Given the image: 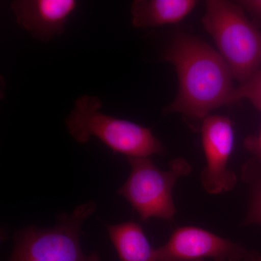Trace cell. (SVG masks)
Returning a JSON list of instances; mask_svg holds the SVG:
<instances>
[{"label":"cell","mask_w":261,"mask_h":261,"mask_svg":"<svg viewBox=\"0 0 261 261\" xmlns=\"http://www.w3.org/2000/svg\"><path fill=\"white\" fill-rule=\"evenodd\" d=\"M101 107L100 99L94 96H82L75 101L65 123L77 142L85 144L95 137L115 153L128 159L165 153L164 146L150 128L105 114L99 111Z\"/></svg>","instance_id":"cell-2"},{"label":"cell","mask_w":261,"mask_h":261,"mask_svg":"<svg viewBox=\"0 0 261 261\" xmlns=\"http://www.w3.org/2000/svg\"><path fill=\"white\" fill-rule=\"evenodd\" d=\"M129 176L118 190L141 221L152 219L171 221L176 214L173 191L180 178L192 172V166L184 159L168 163V170L159 169L149 158H128Z\"/></svg>","instance_id":"cell-5"},{"label":"cell","mask_w":261,"mask_h":261,"mask_svg":"<svg viewBox=\"0 0 261 261\" xmlns=\"http://www.w3.org/2000/svg\"><path fill=\"white\" fill-rule=\"evenodd\" d=\"M244 145L247 151L253 154V159L261 166V129L258 135L247 137Z\"/></svg>","instance_id":"cell-13"},{"label":"cell","mask_w":261,"mask_h":261,"mask_svg":"<svg viewBox=\"0 0 261 261\" xmlns=\"http://www.w3.org/2000/svg\"><path fill=\"white\" fill-rule=\"evenodd\" d=\"M241 176L249 189L248 205L243 224L261 225V166L254 159L247 161Z\"/></svg>","instance_id":"cell-11"},{"label":"cell","mask_w":261,"mask_h":261,"mask_svg":"<svg viewBox=\"0 0 261 261\" xmlns=\"http://www.w3.org/2000/svg\"><path fill=\"white\" fill-rule=\"evenodd\" d=\"M248 250L241 243L195 226L176 228L156 248L157 261H243Z\"/></svg>","instance_id":"cell-7"},{"label":"cell","mask_w":261,"mask_h":261,"mask_svg":"<svg viewBox=\"0 0 261 261\" xmlns=\"http://www.w3.org/2000/svg\"><path fill=\"white\" fill-rule=\"evenodd\" d=\"M197 4L196 0H136L130 8L132 25L147 29L178 23Z\"/></svg>","instance_id":"cell-9"},{"label":"cell","mask_w":261,"mask_h":261,"mask_svg":"<svg viewBox=\"0 0 261 261\" xmlns=\"http://www.w3.org/2000/svg\"><path fill=\"white\" fill-rule=\"evenodd\" d=\"M17 23L32 37L47 42L65 32L78 3L75 0H17L11 3Z\"/></svg>","instance_id":"cell-8"},{"label":"cell","mask_w":261,"mask_h":261,"mask_svg":"<svg viewBox=\"0 0 261 261\" xmlns=\"http://www.w3.org/2000/svg\"><path fill=\"white\" fill-rule=\"evenodd\" d=\"M206 165L200 173L204 190L211 195L231 191L236 186V174L228 168L233 148L232 121L219 115H209L200 126Z\"/></svg>","instance_id":"cell-6"},{"label":"cell","mask_w":261,"mask_h":261,"mask_svg":"<svg viewBox=\"0 0 261 261\" xmlns=\"http://www.w3.org/2000/svg\"><path fill=\"white\" fill-rule=\"evenodd\" d=\"M106 227L120 260L157 261L156 248L151 246L138 223L130 221Z\"/></svg>","instance_id":"cell-10"},{"label":"cell","mask_w":261,"mask_h":261,"mask_svg":"<svg viewBox=\"0 0 261 261\" xmlns=\"http://www.w3.org/2000/svg\"><path fill=\"white\" fill-rule=\"evenodd\" d=\"M245 99H248L257 111H261V69L252 75L245 83L235 88L231 105Z\"/></svg>","instance_id":"cell-12"},{"label":"cell","mask_w":261,"mask_h":261,"mask_svg":"<svg viewBox=\"0 0 261 261\" xmlns=\"http://www.w3.org/2000/svg\"><path fill=\"white\" fill-rule=\"evenodd\" d=\"M202 23L227 63L233 80L245 83L261 69V30L237 2L208 0Z\"/></svg>","instance_id":"cell-3"},{"label":"cell","mask_w":261,"mask_h":261,"mask_svg":"<svg viewBox=\"0 0 261 261\" xmlns=\"http://www.w3.org/2000/svg\"><path fill=\"white\" fill-rule=\"evenodd\" d=\"M243 261H261V254L256 250H248Z\"/></svg>","instance_id":"cell-15"},{"label":"cell","mask_w":261,"mask_h":261,"mask_svg":"<svg viewBox=\"0 0 261 261\" xmlns=\"http://www.w3.org/2000/svg\"><path fill=\"white\" fill-rule=\"evenodd\" d=\"M177 73L178 94L165 113H181L203 121L211 111L231 105L235 88L229 67L222 56L205 42L178 32L164 53Z\"/></svg>","instance_id":"cell-1"},{"label":"cell","mask_w":261,"mask_h":261,"mask_svg":"<svg viewBox=\"0 0 261 261\" xmlns=\"http://www.w3.org/2000/svg\"><path fill=\"white\" fill-rule=\"evenodd\" d=\"M96 210V202L89 201L71 213H61L51 227L28 226L19 230L7 261H100L97 252L86 255L80 243L84 221Z\"/></svg>","instance_id":"cell-4"},{"label":"cell","mask_w":261,"mask_h":261,"mask_svg":"<svg viewBox=\"0 0 261 261\" xmlns=\"http://www.w3.org/2000/svg\"><path fill=\"white\" fill-rule=\"evenodd\" d=\"M237 3L245 13L251 15L255 20L261 24V0H240Z\"/></svg>","instance_id":"cell-14"}]
</instances>
